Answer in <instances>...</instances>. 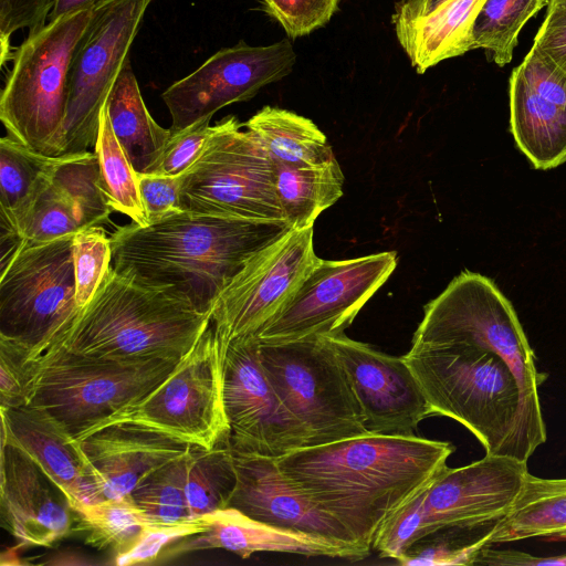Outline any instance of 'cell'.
<instances>
[{"mask_svg":"<svg viewBox=\"0 0 566 566\" xmlns=\"http://www.w3.org/2000/svg\"><path fill=\"white\" fill-rule=\"evenodd\" d=\"M191 450L149 473L130 493L153 522L177 523L195 518L185 492L186 464Z\"/></svg>","mask_w":566,"mask_h":566,"instance_id":"cell-36","label":"cell"},{"mask_svg":"<svg viewBox=\"0 0 566 566\" xmlns=\"http://www.w3.org/2000/svg\"><path fill=\"white\" fill-rule=\"evenodd\" d=\"M0 413L1 441H10L29 453L72 506L103 500L78 440L54 418L28 405L0 408Z\"/></svg>","mask_w":566,"mask_h":566,"instance_id":"cell-22","label":"cell"},{"mask_svg":"<svg viewBox=\"0 0 566 566\" xmlns=\"http://www.w3.org/2000/svg\"><path fill=\"white\" fill-rule=\"evenodd\" d=\"M403 359L432 415L475 436L486 454L521 461L546 441L538 389L546 378L512 303L492 280L464 272L423 307Z\"/></svg>","mask_w":566,"mask_h":566,"instance_id":"cell-1","label":"cell"},{"mask_svg":"<svg viewBox=\"0 0 566 566\" xmlns=\"http://www.w3.org/2000/svg\"><path fill=\"white\" fill-rule=\"evenodd\" d=\"M202 516L209 523L208 530L192 535L193 539L186 546H179L180 551L222 548L241 558L259 552H273L337 557L352 562L364 559L370 553V548L363 545L266 524L231 506Z\"/></svg>","mask_w":566,"mask_h":566,"instance_id":"cell-23","label":"cell"},{"mask_svg":"<svg viewBox=\"0 0 566 566\" xmlns=\"http://www.w3.org/2000/svg\"><path fill=\"white\" fill-rule=\"evenodd\" d=\"M52 180V179H51ZM82 230L73 207L52 185L41 192L31 209L20 245L42 244Z\"/></svg>","mask_w":566,"mask_h":566,"instance_id":"cell-38","label":"cell"},{"mask_svg":"<svg viewBox=\"0 0 566 566\" xmlns=\"http://www.w3.org/2000/svg\"><path fill=\"white\" fill-rule=\"evenodd\" d=\"M233 453L237 484L229 506L273 526L361 545L287 481L275 458Z\"/></svg>","mask_w":566,"mask_h":566,"instance_id":"cell-20","label":"cell"},{"mask_svg":"<svg viewBox=\"0 0 566 566\" xmlns=\"http://www.w3.org/2000/svg\"><path fill=\"white\" fill-rule=\"evenodd\" d=\"M93 8L50 20L13 52L0 119L7 136L39 154L62 156L70 70Z\"/></svg>","mask_w":566,"mask_h":566,"instance_id":"cell-5","label":"cell"},{"mask_svg":"<svg viewBox=\"0 0 566 566\" xmlns=\"http://www.w3.org/2000/svg\"><path fill=\"white\" fill-rule=\"evenodd\" d=\"M51 182L71 203L82 229L108 221L113 210L99 186V165L94 151L63 155Z\"/></svg>","mask_w":566,"mask_h":566,"instance_id":"cell-34","label":"cell"},{"mask_svg":"<svg viewBox=\"0 0 566 566\" xmlns=\"http://www.w3.org/2000/svg\"><path fill=\"white\" fill-rule=\"evenodd\" d=\"M30 350L0 337V408L25 406L32 378Z\"/></svg>","mask_w":566,"mask_h":566,"instance_id":"cell-41","label":"cell"},{"mask_svg":"<svg viewBox=\"0 0 566 566\" xmlns=\"http://www.w3.org/2000/svg\"><path fill=\"white\" fill-rule=\"evenodd\" d=\"M99 165V186L113 211L129 217L134 223L148 226L138 174L117 140L106 103L101 112L97 140L93 150Z\"/></svg>","mask_w":566,"mask_h":566,"instance_id":"cell-32","label":"cell"},{"mask_svg":"<svg viewBox=\"0 0 566 566\" xmlns=\"http://www.w3.org/2000/svg\"><path fill=\"white\" fill-rule=\"evenodd\" d=\"M237 484L230 439L212 449L195 447L188 454L185 492L192 517L229 507Z\"/></svg>","mask_w":566,"mask_h":566,"instance_id":"cell-30","label":"cell"},{"mask_svg":"<svg viewBox=\"0 0 566 566\" xmlns=\"http://www.w3.org/2000/svg\"><path fill=\"white\" fill-rule=\"evenodd\" d=\"M138 182L149 224L182 211L180 202L182 175L138 174Z\"/></svg>","mask_w":566,"mask_h":566,"instance_id":"cell-44","label":"cell"},{"mask_svg":"<svg viewBox=\"0 0 566 566\" xmlns=\"http://www.w3.org/2000/svg\"><path fill=\"white\" fill-rule=\"evenodd\" d=\"M98 1L99 0H56L49 18L53 20L61 15L93 7Z\"/></svg>","mask_w":566,"mask_h":566,"instance_id":"cell-48","label":"cell"},{"mask_svg":"<svg viewBox=\"0 0 566 566\" xmlns=\"http://www.w3.org/2000/svg\"><path fill=\"white\" fill-rule=\"evenodd\" d=\"M340 0H262L263 10L277 21L290 38L307 35L324 27Z\"/></svg>","mask_w":566,"mask_h":566,"instance_id":"cell-40","label":"cell"},{"mask_svg":"<svg viewBox=\"0 0 566 566\" xmlns=\"http://www.w3.org/2000/svg\"><path fill=\"white\" fill-rule=\"evenodd\" d=\"M474 565L490 566H535L557 565L566 566V553L555 556L538 557L516 549L492 548V545L483 547L478 554Z\"/></svg>","mask_w":566,"mask_h":566,"instance_id":"cell-46","label":"cell"},{"mask_svg":"<svg viewBox=\"0 0 566 566\" xmlns=\"http://www.w3.org/2000/svg\"><path fill=\"white\" fill-rule=\"evenodd\" d=\"M353 386L370 433L410 434L432 415L405 361L344 333L329 336Z\"/></svg>","mask_w":566,"mask_h":566,"instance_id":"cell-17","label":"cell"},{"mask_svg":"<svg viewBox=\"0 0 566 566\" xmlns=\"http://www.w3.org/2000/svg\"><path fill=\"white\" fill-rule=\"evenodd\" d=\"M151 0H99L72 61L62 155L95 147L101 112L124 66Z\"/></svg>","mask_w":566,"mask_h":566,"instance_id":"cell-11","label":"cell"},{"mask_svg":"<svg viewBox=\"0 0 566 566\" xmlns=\"http://www.w3.org/2000/svg\"><path fill=\"white\" fill-rule=\"evenodd\" d=\"M210 322L211 313L198 311L184 294L139 283L111 266L91 301L48 349L113 359L181 358Z\"/></svg>","mask_w":566,"mask_h":566,"instance_id":"cell-4","label":"cell"},{"mask_svg":"<svg viewBox=\"0 0 566 566\" xmlns=\"http://www.w3.org/2000/svg\"><path fill=\"white\" fill-rule=\"evenodd\" d=\"M208 527L209 523L203 516L177 523L153 522L145 527L130 548L114 556V564L128 566L151 563L158 558L164 548H168L178 539L202 533Z\"/></svg>","mask_w":566,"mask_h":566,"instance_id":"cell-39","label":"cell"},{"mask_svg":"<svg viewBox=\"0 0 566 566\" xmlns=\"http://www.w3.org/2000/svg\"><path fill=\"white\" fill-rule=\"evenodd\" d=\"M56 0H0V63L12 59L10 51L11 35L21 29L29 34L46 24V19Z\"/></svg>","mask_w":566,"mask_h":566,"instance_id":"cell-43","label":"cell"},{"mask_svg":"<svg viewBox=\"0 0 566 566\" xmlns=\"http://www.w3.org/2000/svg\"><path fill=\"white\" fill-rule=\"evenodd\" d=\"M314 227L291 229L251 256L220 293L211 323L228 345L254 336L286 303L318 261Z\"/></svg>","mask_w":566,"mask_h":566,"instance_id":"cell-13","label":"cell"},{"mask_svg":"<svg viewBox=\"0 0 566 566\" xmlns=\"http://www.w3.org/2000/svg\"><path fill=\"white\" fill-rule=\"evenodd\" d=\"M510 127L536 169L566 161V75L534 45L510 78Z\"/></svg>","mask_w":566,"mask_h":566,"instance_id":"cell-18","label":"cell"},{"mask_svg":"<svg viewBox=\"0 0 566 566\" xmlns=\"http://www.w3.org/2000/svg\"><path fill=\"white\" fill-rule=\"evenodd\" d=\"M273 168L276 197L291 229L313 227L317 217L343 196L344 175L336 159L310 167L273 163Z\"/></svg>","mask_w":566,"mask_h":566,"instance_id":"cell-29","label":"cell"},{"mask_svg":"<svg viewBox=\"0 0 566 566\" xmlns=\"http://www.w3.org/2000/svg\"><path fill=\"white\" fill-rule=\"evenodd\" d=\"M73 235L19 245L1 259L0 337L44 353L66 331L80 307L72 255Z\"/></svg>","mask_w":566,"mask_h":566,"instance_id":"cell-9","label":"cell"},{"mask_svg":"<svg viewBox=\"0 0 566 566\" xmlns=\"http://www.w3.org/2000/svg\"><path fill=\"white\" fill-rule=\"evenodd\" d=\"M78 443L103 500L129 495L149 473L195 448L129 423L105 426Z\"/></svg>","mask_w":566,"mask_h":566,"instance_id":"cell-21","label":"cell"},{"mask_svg":"<svg viewBox=\"0 0 566 566\" xmlns=\"http://www.w3.org/2000/svg\"><path fill=\"white\" fill-rule=\"evenodd\" d=\"M73 509L77 515L76 531L85 534V543L97 549L111 548L115 555L130 548L153 523L130 494L76 504Z\"/></svg>","mask_w":566,"mask_h":566,"instance_id":"cell-31","label":"cell"},{"mask_svg":"<svg viewBox=\"0 0 566 566\" xmlns=\"http://www.w3.org/2000/svg\"><path fill=\"white\" fill-rule=\"evenodd\" d=\"M223 396L233 452L277 459L308 447L305 430L261 365L254 336L228 344Z\"/></svg>","mask_w":566,"mask_h":566,"instance_id":"cell-15","label":"cell"},{"mask_svg":"<svg viewBox=\"0 0 566 566\" xmlns=\"http://www.w3.org/2000/svg\"><path fill=\"white\" fill-rule=\"evenodd\" d=\"M227 347L210 322L163 381L78 439L117 423L154 430L201 449L230 439L223 396Z\"/></svg>","mask_w":566,"mask_h":566,"instance_id":"cell-7","label":"cell"},{"mask_svg":"<svg viewBox=\"0 0 566 566\" xmlns=\"http://www.w3.org/2000/svg\"><path fill=\"white\" fill-rule=\"evenodd\" d=\"M76 302L80 310L94 296L112 263L111 238L97 226L80 230L73 235Z\"/></svg>","mask_w":566,"mask_h":566,"instance_id":"cell-37","label":"cell"},{"mask_svg":"<svg viewBox=\"0 0 566 566\" xmlns=\"http://www.w3.org/2000/svg\"><path fill=\"white\" fill-rule=\"evenodd\" d=\"M211 118L199 120L181 130L171 132L159 163L150 174L180 176L201 156L214 132Z\"/></svg>","mask_w":566,"mask_h":566,"instance_id":"cell-42","label":"cell"},{"mask_svg":"<svg viewBox=\"0 0 566 566\" xmlns=\"http://www.w3.org/2000/svg\"><path fill=\"white\" fill-rule=\"evenodd\" d=\"M486 0H442L421 17L394 22L397 39L419 74L472 49V29Z\"/></svg>","mask_w":566,"mask_h":566,"instance_id":"cell-24","label":"cell"},{"mask_svg":"<svg viewBox=\"0 0 566 566\" xmlns=\"http://www.w3.org/2000/svg\"><path fill=\"white\" fill-rule=\"evenodd\" d=\"M285 221L180 211L158 222L118 227L111 234V266L139 283L171 287L202 313L245 262L286 233Z\"/></svg>","mask_w":566,"mask_h":566,"instance_id":"cell-3","label":"cell"},{"mask_svg":"<svg viewBox=\"0 0 566 566\" xmlns=\"http://www.w3.org/2000/svg\"><path fill=\"white\" fill-rule=\"evenodd\" d=\"M179 359L98 358L51 348L32 359L27 405L43 410L78 439L149 392Z\"/></svg>","mask_w":566,"mask_h":566,"instance_id":"cell-6","label":"cell"},{"mask_svg":"<svg viewBox=\"0 0 566 566\" xmlns=\"http://www.w3.org/2000/svg\"><path fill=\"white\" fill-rule=\"evenodd\" d=\"M113 132L137 174H150L171 136L153 118L143 99L130 61L106 101Z\"/></svg>","mask_w":566,"mask_h":566,"instance_id":"cell-25","label":"cell"},{"mask_svg":"<svg viewBox=\"0 0 566 566\" xmlns=\"http://www.w3.org/2000/svg\"><path fill=\"white\" fill-rule=\"evenodd\" d=\"M256 342L261 365L285 407L305 430L308 447L368 433L358 399L329 336Z\"/></svg>","mask_w":566,"mask_h":566,"instance_id":"cell-8","label":"cell"},{"mask_svg":"<svg viewBox=\"0 0 566 566\" xmlns=\"http://www.w3.org/2000/svg\"><path fill=\"white\" fill-rule=\"evenodd\" d=\"M396 265L392 251L340 261L318 259L254 337L276 343L344 333Z\"/></svg>","mask_w":566,"mask_h":566,"instance_id":"cell-12","label":"cell"},{"mask_svg":"<svg viewBox=\"0 0 566 566\" xmlns=\"http://www.w3.org/2000/svg\"><path fill=\"white\" fill-rule=\"evenodd\" d=\"M566 541V478L526 473L509 513L497 521L491 544L527 538Z\"/></svg>","mask_w":566,"mask_h":566,"instance_id":"cell-27","label":"cell"},{"mask_svg":"<svg viewBox=\"0 0 566 566\" xmlns=\"http://www.w3.org/2000/svg\"><path fill=\"white\" fill-rule=\"evenodd\" d=\"M442 0H401L395 6L392 23L411 20L431 11Z\"/></svg>","mask_w":566,"mask_h":566,"instance_id":"cell-47","label":"cell"},{"mask_svg":"<svg viewBox=\"0 0 566 566\" xmlns=\"http://www.w3.org/2000/svg\"><path fill=\"white\" fill-rule=\"evenodd\" d=\"M549 4L566 7V0H551Z\"/></svg>","mask_w":566,"mask_h":566,"instance_id":"cell-49","label":"cell"},{"mask_svg":"<svg viewBox=\"0 0 566 566\" xmlns=\"http://www.w3.org/2000/svg\"><path fill=\"white\" fill-rule=\"evenodd\" d=\"M296 62L287 39L252 46L241 41L207 59L161 94L171 116V132L212 118L221 108L251 99L268 84L286 76Z\"/></svg>","mask_w":566,"mask_h":566,"instance_id":"cell-14","label":"cell"},{"mask_svg":"<svg viewBox=\"0 0 566 566\" xmlns=\"http://www.w3.org/2000/svg\"><path fill=\"white\" fill-rule=\"evenodd\" d=\"M527 472L526 461L486 453L470 464L446 468L420 491V539L446 528L501 520L511 510Z\"/></svg>","mask_w":566,"mask_h":566,"instance_id":"cell-16","label":"cell"},{"mask_svg":"<svg viewBox=\"0 0 566 566\" xmlns=\"http://www.w3.org/2000/svg\"><path fill=\"white\" fill-rule=\"evenodd\" d=\"M533 45L566 75V7H547L544 22Z\"/></svg>","mask_w":566,"mask_h":566,"instance_id":"cell-45","label":"cell"},{"mask_svg":"<svg viewBox=\"0 0 566 566\" xmlns=\"http://www.w3.org/2000/svg\"><path fill=\"white\" fill-rule=\"evenodd\" d=\"M454 447L410 434L365 433L276 459L287 481L371 548L384 523L446 468Z\"/></svg>","mask_w":566,"mask_h":566,"instance_id":"cell-2","label":"cell"},{"mask_svg":"<svg viewBox=\"0 0 566 566\" xmlns=\"http://www.w3.org/2000/svg\"><path fill=\"white\" fill-rule=\"evenodd\" d=\"M62 156L39 154L9 136L0 140L1 238L20 239L27 218Z\"/></svg>","mask_w":566,"mask_h":566,"instance_id":"cell-26","label":"cell"},{"mask_svg":"<svg viewBox=\"0 0 566 566\" xmlns=\"http://www.w3.org/2000/svg\"><path fill=\"white\" fill-rule=\"evenodd\" d=\"M237 117L214 125L197 161L182 174L184 211L249 220L284 221L273 163Z\"/></svg>","mask_w":566,"mask_h":566,"instance_id":"cell-10","label":"cell"},{"mask_svg":"<svg viewBox=\"0 0 566 566\" xmlns=\"http://www.w3.org/2000/svg\"><path fill=\"white\" fill-rule=\"evenodd\" d=\"M0 513L20 545L50 547L76 531L77 515L66 494L23 449L1 441Z\"/></svg>","mask_w":566,"mask_h":566,"instance_id":"cell-19","label":"cell"},{"mask_svg":"<svg viewBox=\"0 0 566 566\" xmlns=\"http://www.w3.org/2000/svg\"><path fill=\"white\" fill-rule=\"evenodd\" d=\"M243 126L259 140L273 163L310 167L336 159L325 134L311 119L296 113L264 106Z\"/></svg>","mask_w":566,"mask_h":566,"instance_id":"cell-28","label":"cell"},{"mask_svg":"<svg viewBox=\"0 0 566 566\" xmlns=\"http://www.w3.org/2000/svg\"><path fill=\"white\" fill-rule=\"evenodd\" d=\"M551 0H486L472 29V50L484 49L499 66L512 61L525 23Z\"/></svg>","mask_w":566,"mask_h":566,"instance_id":"cell-33","label":"cell"},{"mask_svg":"<svg viewBox=\"0 0 566 566\" xmlns=\"http://www.w3.org/2000/svg\"><path fill=\"white\" fill-rule=\"evenodd\" d=\"M496 522L434 532L411 545L397 560L401 565H474L480 551L491 544Z\"/></svg>","mask_w":566,"mask_h":566,"instance_id":"cell-35","label":"cell"}]
</instances>
